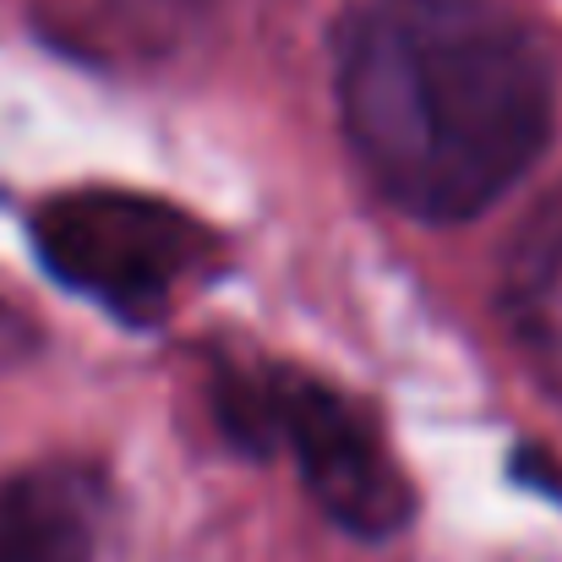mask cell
Masks as SVG:
<instances>
[{"label":"cell","instance_id":"cell-1","mask_svg":"<svg viewBox=\"0 0 562 562\" xmlns=\"http://www.w3.org/2000/svg\"><path fill=\"white\" fill-rule=\"evenodd\" d=\"M328 49L350 159L420 224L492 213L552 143V60L497 0H361Z\"/></svg>","mask_w":562,"mask_h":562},{"label":"cell","instance_id":"cell-2","mask_svg":"<svg viewBox=\"0 0 562 562\" xmlns=\"http://www.w3.org/2000/svg\"><path fill=\"white\" fill-rule=\"evenodd\" d=\"M207 415L246 459H290L312 503L350 541H393L415 519V486L372 409L295 361H213Z\"/></svg>","mask_w":562,"mask_h":562},{"label":"cell","instance_id":"cell-3","mask_svg":"<svg viewBox=\"0 0 562 562\" xmlns=\"http://www.w3.org/2000/svg\"><path fill=\"white\" fill-rule=\"evenodd\" d=\"M44 273L126 328H159L218 268V235L187 207L126 187L55 191L27 213Z\"/></svg>","mask_w":562,"mask_h":562},{"label":"cell","instance_id":"cell-4","mask_svg":"<svg viewBox=\"0 0 562 562\" xmlns=\"http://www.w3.org/2000/svg\"><path fill=\"white\" fill-rule=\"evenodd\" d=\"M104 481L82 459H38L0 481V562H93Z\"/></svg>","mask_w":562,"mask_h":562},{"label":"cell","instance_id":"cell-5","mask_svg":"<svg viewBox=\"0 0 562 562\" xmlns=\"http://www.w3.org/2000/svg\"><path fill=\"white\" fill-rule=\"evenodd\" d=\"M497 301L503 328L541 367V376L562 387V191L519 224V240L503 257Z\"/></svg>","mask_w":562,"mask_h":562}]
</instances>
